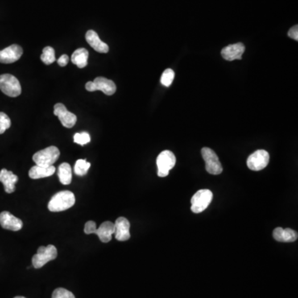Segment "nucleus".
Segmentation results:
<instances>
[{"mask_svg": "<svg viewBox=\"0 0 298 298\" xmlns=\"http://www.w3.org/2000/svg\"><path fill=\"white\" fill-rule=\"evenodd\" d=\"M88 58H89V51L85 48H78L72 54L71 62L79 68H84L88 64Z\"/></svg>", "mask_w": 298, "mask_h": 298, "instance_id": "nucleus-20", "label": "nucleus"}, {"mask_svg": "<svg viewBox=\"0 0 298 298\" xmlns=\"http://www.w3.org/2000/svg\"><path fill=\"white\" fill-rule=\"evenodd\" d=\"M85 89L90 92L101 91L107 96H112L116 92V85L114 81L105 77H96L94 81H89L85 84Z\"/></svg>", "mask_w": 298, "mask_h": 298, "instance_id": "nucleus-9", "label": "nucleus"}, {"mask_svg": "<svg viewBox=\"0 0 298 298\" xmlns=\"http://www.w3.org/2000/svg\"><path fill=\"white\" fill-rule=\"evenodd\" d=\"M41 60L44 64L51 65L56 61L55 50L51 47H46L43 51V54L41 56Z\"/></svg>", "mask_w": 298, "mask_h": 298, "instance_id": "nucleus-23", "label": "nucleus"}, {"mask_svg": "<svg viewBox=\"0 0 298 298\" xmlns=\"http://www.w3.org/2000/svg\"><path fill=\"white\" fill-rule=\"evenodd\" d=\"M56 168L54 166L50 167H41L36 165L29 170L28 175L32 179H40V178L48 177L55 173Z\"/></svg>", "mask_w": 298, "mask_h": 298, "instance_id": "nucleus-19", "label": "nucleus"}, {"mask_svg": "<svg viewBox=\"0 0 298 298\" xmlns=\"http://www.w3.org/2000/svg\"><path fill=\"white\" fill-rule=\"evenodd\" d=\"M60 157V151L55 146H50L47 148L36 153L33 157V160L36 165L41 167L53 166Z\"/></svg>", "mask_w": 298, "mask_h": 298, "instance_id": "nucleus-3", "label": "nucleus"}, {"mask_svg": "<svg viewBox=\"0 0 298 298\" xmlns=\"http://www.w3.org/2000/svg\"><path fill=\"white\" fill-rule=\"evenodd\" d=\"M14 298H26L24 296H15Z\"/></svg>", "mask_w": 298, "mask_h": 298, "instance_id": "nucleus-30", "label": "nucleus"}, {"mask_svg": "<svg viewBox=\"0 0 298 298\" xmlns=\"http://www.w3.org/2000/svg\"><path fill=\"white\" fill-rule=\"evenodd\" d=\"M91 167V163H88L85 159H79L76 161L74 171L77 176H85Z\"/></svg>", "mask_w": 298, "mask_h": 298, "instance_id": "nucleus-22", "label": "nucleus"}, {"mask_svg": "<svg viewBox=\"0 0 298 298\" xmlns=\"http://www.w3.org/2000/svg\"><path fill=\"white\" fill-rule=\"evenodd\" d=\"M69 63V56L63 54L60 56V58L57 60V63L60 67H66L67 64Z\"/></svg>", "mask_w": 298, "mask_h": 298, "instance_id": "nucleus-29", "label": "nucleus"}, {"mask_svg": "<svg viewBox=\"0 0 298 298\" xmlns=\"http://www.w3.org/2000/svg\"><path fill=\"white\" fill-rule=\"evenodd\" d=\"M11 126V121L7 114L0 112V134H3Z\"/></svg>", "mask_w": 298, "mask_h": 298, "instance_id": "nucleus-25", "label": "nucleus"}, {"mask_svg": "<svg viewBox=\"0 0 298 298\" xmlns=\"http://www.w3.org/2000/svg\"><path fill=\"white\" fill-rule=\"evenodd\" d=\"M56 257H57V249L54 245H49L46 247L41 246L38 248V253L33 257L32 259L33 266L35 269H41L50 261L56 259Z\"/></svg>", "mask_w": 298, "mask_h": 298, "instance_id": "nucleus-5", "label": "nucleus"}, {"mask_svg": "<svg viewBox=\"0 0 298 298\" xmlns=\"http://www.w3.org/2000/svg\"><path fill=\"white\" fill-rule=\"evenodd\" d=\"M76 203V197L73 192L62 191L55 194L50 200L47 208L51 212H64L73 206Z\"/></svg>", "mask_w": 298, "mask_h": 298, "instance_id": "nucleus-1", "label": "nucleus"}, {"mask_svg": "<svg viewBox=\"0 0 298 298\" xmlns=\"http://www.w3.org/2000/svg\"><path fill=\"white\" fill-rule=\"evenodd\" d=\"M176 163V157L172 152L169 150L162 152L157 158L158 176L160 177H166L168 176L169 171L175 167Z\"/></svg>", "mask_w": 298, "mask_h": 298, "instance_id": "nucleus-6", "label": "nucleus"}, {"mask_svg": "<svg viewBox=\"0 0 298 298\" xmlns=\"http://www.w3.org/2000/svg\"><path fill=\"white\" fill-rule=\"evenodd\" d=\"M245 45L242 43L229 45L221 50V56L225 60L232 62L234 60H241L243 54L245 52Z\"/></svg>", "mask_w": 298, "mask_h": 298, "instance_id": "nucleus-14", "label": "nucleus"}, {"mask_svg": "<svg viewBox=\"0 0 298 298\" xmlns=\"http://www.w3.org/2000/svg\"><path fill=\"white\" fill-rule=\"evenodd\" d=\"M18 176L7 169L0 170V182L4 184L5 192L11 194L15 192V184L18 183Z\"/></svg>", "mask_w": 298, "mask_h": 298, "instance_id": "nucleus-16", "label": "nucleus"}, {"mask_svg": "<svg viewBox=\"0 0 298 298\" xmlns=\"http://www.w3.org/2000/svg\"><path fill=\"white\" fill-rule=\"evenodd\" d=\"M0 225L5 229L12 231L20 230L23 225L22 220L17 218L9 212H3L0 214Z\"/></svg>", "mask_w": 298, "mask_h": 298, "instance_id": "nucleus-13", "label": "nucleus"}, {"mask_svg": "<svg viewBox=\"0 0 298 298\" xmlns=\"http://www.w3.org/2000/svg\"><path fill=\"white\" fill-rule=\"evenodd\" d=\"M201 156L205 163V170L212 175H220L222 173V165L219 160L218 156L210 147H203L201 149Z\"/></svg>", "mask_w": 298, "mask_h": 298, "instance_id": "nucleus-8", "label": "nucleus"}, {"mask_svg": "<svg viewBox=\"0 0 298 298\" xmlns=\"http://www.w3.org/2000/svg\"><path fill=\"white\" fill-rule=\"evenodd\" d=\"M23 51L22 47L17 44L11 45L0 51V63L11 64L20 59Z\"/></svg>", "mask_w": 298, "mask_h": 298, "instance_id": "nucleus-12", "label": "nucleus"}, {"mask_svg": "<svg viewBox=\"0 0 298 298\" xmlns=\"http://www.w3.org/2000/svg\"><path fill=\"white\" fill-rule=\"evenodd\" d=\"M174 77H175V73H174L173 70H165L163 75L161 76V83L164 86L169 87L171 85V83L173 82Z\"/></svg>", "mask_w": 298, "mask_h": 298, "instance_id": "nucleus-24", "label": "nucleus"}, {"mask_svg": "<svg viewBox=\"0 0 298 298\" xmlns=\"http://www.w3.org/2000/svg\"><path fill=\"white\" fill-rule=\"evenodd\" d=\"M287 36L289 38H292L293 40L298 41V26L295 25L293 27L290 29L288 33H287Z\"/></svg>", "mask_w": 298, "mask_h": 298, "instance_id": "nucleus-28", "label": "nucleus"}, {"mask_svg": "<svg viewBox=\"0 0 298 298\" xmlns=\"http://www.w3.org/2000/svg\"><path fill=\"white\" fill-rule=\"evenodd\" d=\"M213 199V193L210 190L202 189L192 196L191 210L193 213H201L207 209Z\"/></svg>", "mask_w": 298, "mask_h": 298, "instance_id": "nucleus-7", "label": "nucleus"}, {"mask_svg": "<svg viewBox=\"0 0 298 298\" xmlns=\"http://www.w3.org/2000/svg\"><path fill=\"white\" fill-rule=\"evenodd\" d=\"M85 39L90 46L100 53H107L109 51V46L100 39L98 34L93 30H89L85 34Z\"/></svg>", "mask_w": 298, "mask_h": 298, "instance_id": "nucleus-17", "label": "nucleus"}, {"mask_svg": "<svg viewBox=\"0 0 298 298\" xmlns=\"http://www.w3.org/2000/svg\"><path fill=\"white\" fill-rule=\"evenodd\" d=\"M0 91L9 97H18L22 92L20 82L10 74L0 76Z\"/></svg>", "mask_w": 298, "mask_h": 298, "instance_id": "nucleus-4", "label": "nucleus"}, {"mask_svg": "<svg viewBox=\"0 0 298 298\" xmlns=\"http://www.w3.org/2000/svg\"><path fill=\"white\" fill-rule=\"evenodd\" d=\"M115 239L118 241H127L130 239V223L125 217H118L114 223Z\"/></svg>", "mask_w": 298, "mask_h": 298, "instance_id": "nucleus-15", "label": "nucleus"}, {"mask_svg": "<svg viewBox=\"0 0 298 298\" xmlns=\"http://www.w3.org/2000/svg\"><path fill=\"white\" fill-rule=\"evenodd\" d=\"M53 113L55 115L57 116L59 121L64 127L71 129L76 125V121H77L76 114L68 111L66 106L62 103H58L54 105Z\"/></svg>", "mask_w": 298, "mask_h": 298, "instance_id": "nucleus-11", "label": "nucleus"}, {"mask_svg": "<svg viewBox=\"0 0 298 298\" xmlns=\"http://www.w3.org/2000/svg\"><path fill=\"white\" fill-rule=\"evenodd\" d=\"M274 238L275 241L282 243H291L295 242L297 240V232L295 231L293 229H283V228L278 227L274 229L273 233Z\"/></svg>", "mask_w": 298, "mask_h": 298, "instance_id": "nucleus-18", "label": "nucleus"}, {"mask_svg": "<svg viewBox=\"0 0 298 298\" xmlns=\"http://www.w3.org/2000/svg\"><path fill=\"white\" fill-rule=\"evenodd\" d=\"M74 142L77 143V144L83 145L87 144L91 142V136L86 132H82V133H77V134L74 135Z\"/></svg>", "mask_w": 298, "mask_h": 298, "instance_id": "nucleus-26", "label": "nucleus"}, {"mask_svg": "<svg viewBox=\"0 0 298 298\" xmlns=\"http://www.w3.org/2000/svg\"><path fill=\"white\" fill-rule=\"evenodd\" d=\"M84 231L86 234H97L101 242L109 243V241H111L112 235L114 234V231H115V227H114V223L110 222V221H105L101 224L99 229H96V222L90 220L88 222L85 223Z\"/></svg>", "mask_w": 298, "mask_h": 298, "instance_id": "nucleus-2", "label": "nucleus"}, {"mask_svg": "<svg viewBox=\"0 0 298 298\" xmlns=\"http://www.w3.org/2000/svg\"><path fill=\"white\" fill-rule=\"evenodd\" d=\"M51 298H76L75 295H74L71 291H68V290L65 289L63 287H59L56 288L52 293V296Z\"/></svg>", "mask_w": 298, "mask_h": 298, "instance_id": "nucleus-27", "label": "nucleus"}, {"mask_svg": "<svg viewBox=\"0 0 298 298\" xmlns=\"http://www.w3.org/2000/svg\"><path fill=\"white\" fill-rule=\"evenodd\" d=\"M270 158V154L267 151L263 149L257 150L248 158V167L252 171H261L269 165Z\"/></svg>", "mask_w": 298, "mask_h": 298, "instance_id": "nucleus-10", "label": "nucleus"}, {"mask_svg": "<svg viewBox=\"0 0 298 298\" xmlns=\"http://www.w3.org/2000/svg\"><path fill=\"white\" fill-rule=\"evenodd\" d=\"M57 175L62 184H71L72 181V171L69 163H62L58 167Z\"/></svg>", "mask_w": 298, "mask_h": 298, "instance_id": "nucleus-21", "label": "nucleus"}]
</instances>
